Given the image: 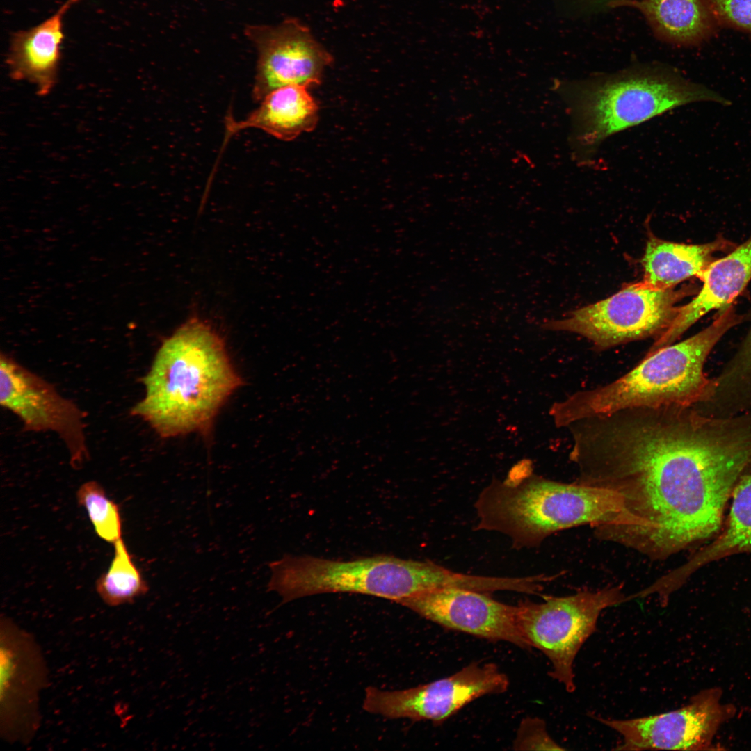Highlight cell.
<instances>
[{"label":"cell","mask_w":751,"mask_h":751,"mask_svg":"<svg viewBox=\"0 0 751 751\" xmlns=\"http://www.w3.org/2000/svg\"><path fill=\"white\" fill-rule=\"evenodd\" d=\"M569 459L576 482L617 492L622 510L595 536L661 561L718 533L751 469V410L631 407L581 420Z\"/></svg>","instance_id":"6da1fadb"},{"label":"cell","mask_w":751,"mask_h":751,"mask_svg":"<svg viewBox=\"0 0 751 751\" xmlns=\"http://www.w3.org/2000/svg\"><path fill=\"white\" fill-rule=\"evenodd\" d=\"M143 383L144 397L131 414L169 438L209 432L242 380L222 337L193 316L162 342Z\"/></svg>","instance_id":"7a4b0ae2"},{"label":"cell","mask_w":751,"mask_h":751,"mask_svg":"<svg viewBox=\"0 0 751 751\" xmlns=\"http://www.w3.org/2000/svg\"><path fill=\"white\" fill-rule=\"evenodd\" d=\"M743 318L731 304L718 310L713 322L699 332L646 354L635 368L612 382L555 402L549 410L554 424L567 428L582 419L631 407L706 404L715 394L716 382L705 374V362Z\"/></svg>","instance_id":"3957f363"},{"label":"cell","mask_w":751,"mask_h":751,"mask_svg":"<svg viewBox=\"0 0 751 751\" xmlns=\"http://www.w3.org/2000/svg\"><path fill=\"white\" fill-rule=\"evenodd\" d=\"M476 528L508 535L516 549L537 547L556 532L581 525L614 523L622 510L615 491L579 483L549 480L523 459L506 478H494L475 503Z\"/></svg>","instance_id":"277c9868"},{"label":"cell","mask_w":751,"mask_h":751,"mask_svg":"<svg viewBox=\"0 0 751 751\" xmlns=\"http://www.w3.org/2000/svg\"><path fill=\"white\" fill-rule=\"evenodd\" d=\"M554 89L570 115V145L578 160L589 159L608 137L676 107L726 99L672 69L646 66L584 80L560 81Z\"/></svg>","instance_id":"5b68a950"},{"label":"cell","mask_w":751,"mask_h":751,"mask_svg":"<svg viewBox=\"0 0 751 751\" xmlns=\"http://www.w3.org/2000/svg\"><path fill=\"white\" fill-rule=\"evenodd\" d=\"M268 589L288 602L310 595L350 592L396 603L427 591L453 588L460 573L431 561L378 555L350 560L285 555L269 564Z\"/></svg>","instance_id":"8992f818"},{"label":"cell","mask_w":751,"mask_h":751,"mask_svg":"<svg viewBox=\"0 0 751 751\" xmlns=\"http://www.w3.org/2000/svg\"><path fill=\"white\" fill-rule=\"evenodd\" d=\"M694 290L691 286L660 289L642 280L542 328L579 334L599 351L650 337L657 339L678 315L677 303Z\"/></svg>","instance_id":"52a82bcc"},{"label":"cell","mask_w":751,"mask_h":751,"mask_svg":"<svg viewBox=\"0 0 751 751\" xmlns=\"http://www.w3.org/2000/svg\"><path fill=\"white\" fill-rule=\"evenodd\" d=\"M544 601L518 605L522 631L531 647L540 650L549 660L550 676L568 692L576 688L574 662L586 640L595 631L601 612L627 601L622 586L554 597L544 595Z\"/></svg>","instance_id":"ba28073f"},{"label":"cell","mask_w":751,"mask_h":751,"mask_svg":"<svg viewBox=\"0 0 751 751\" xmlns=\"http://www.w3.org/2000/svg\"><path fill=\"white\" fill-rule=\"evenodd\" d=\"M508 686V677L494 663H471L452 675L410 688L386 691L369 686L362 708L389 719L441 723L474 700L503 693Z\"/></svg>","instance_id":"9c48e42d"},{"label":"cell","mask_w":751,"mask_h":751,"mask_svg":"<svg viewBox=\"0 0 751 751\" xmlns=\"http://www.w3.org/2000/svg\"><path fill=\"white\" fill-rule=\"evenodd\" d=\"M0 403L19 418L26 431L57 434L66 446L72 467L79 469L88 460L84 412L53 385L3 353Z\"/></svg>","instance_id":"30bf717a"},{"label":"cell","mask_w":751,"mask_h":751,"mask_svg":"<svg viewBox=\"0 0 751 751\" xmlns=\"http://www.w3.org/2000/svg\"><path fill=\"white\" fill-rule=\"evenodd\" d=\"M245 33L257 51L252 93L256 102L285 86L320 84L333 60L309 29L295 19L273 26L251 25Z\"/></svg>","instance_id":"8fae6325"},{"label":"cell","mask_w":751,"mask_h":751,"mask_svg":"<svg viewBox=\"0 0 751 751\" xmlns=\"http://www.w3.org/2000/svg\"><path fill=\"white\" fill-rule=\"evenodd\" d=\"M1 629V735L25 741L38 727L39 696L47 673L31 636L6 620Z\"/></svg>","instance_id":"7c38bea8"},{"label":"cell","mask_w":751,"mask_h":751,"mask_svg":"<svg viewBox=\"0 0 751 751\" xmlns=\"http://www.w3.org/2000/svg\"><path fill=\"white\" fill-rule=\"evenodd\" d=\"M397 603L449 629L531 648L520 627L518 606L499 602L485 592L447 588L421 592Z\"/></svg>","instance_id":"4fadbf2b"},{"label":"cell","mask_w":751,"mask_h":751,"mask_svg":"<svg viewBox=\"0 0 751 751\" xmlns=\"http://www.w3.org/2000/svg\"><path fill=\"white\" fill-rule=\"evenodd\" d=\"M620 734L622 750H690L700 746L706 736L712 711L706 702L696 701L679 709L627 720L596 717Z\"/></svg>","instance_id":"5bb4252c"},{"label":"cell","mask_w":751,"mask_h":751,"mask_svg":"<svg viewBox=\"0 0 751 751\" xmlns=\"http://www.w3.org/2000/svg\"><path fill=\"white\" fill-rule=\"evenodd\" d=\"M701 289L679 314L669 329L655 340L649 352L674 344L700 318L731 305L751 280V235L723 257L713 261L700 275Z\"/></svg>","instance_id":"9a60e30c"},{"label":"cell","mask_w":751,"mask_h":751,"mask_svg":"<svg viewBox=\"0 0 751 751\" xmlns=\"http://www.w3.org/2000/svg\"><path fill=\"white\" fill-rule=\"evenodd\" d=\"M70 8L64 3L41 23L15 33L10 41L6 58L10 76L32 84L40 97L49 95L58 81L63 18Z\"/></svg>","instance_id":"2e32d148"},{"label":"cell","mask_w":751,"mask_h":751,"mask_svg":"<svg viewBox=\"0 0 751 751\" xmlns=\"http://www.w3.org/2000/svg\"><path fill=\"white\" fill-rule=\"evenodd\" d=\"M727 522L722 533L688 560L646 588L648 595L656 594L662 604L698 569L711 562L733 554L751 553V473L736 483Z\"/></svg>","instance_id":"e0dca14e"},{"label":"cell","mask_w":751,"mask_h":751,"mask_svg":"<svg viewBox=\"0 0 751 751\" xmlns=\"http://www.w3.org/2000/svg\"><path fill=\"white\" fill-rule=\"evenodd\" d=\"M307 88L292 84L271 91L245 120L228 121V134L257 128L277 139L291 141L312 131L318 123V108Z\"/></svg>","instance_id":"ac0fdd59"},{"label":"cell","mask_w":751,"mask_h":751,"mask_svg":"<svg viewBox=\"0 0 751 751\" xmlns=\"http://www.w3.org/2000/svg\"><path fill=\"white\" fill-rule=\"evenodd\" d=\"M620 6L638 10L656 37L673 45H699L719 26L704 0H616L608 5Z\"/></svg>","instance_id":"d6986e66"},{"label":"cell","mask_w":751,"mask_h":751,"mask_svg":"<svg viewBox=\"0 0 751 751\" xmlns=\"http://www.w3.org/2000/svg\"><path fill=\"white\" fill-rule=\"evenodd\" d=\"M736 245L722 235L702 244L670 242L651 236L642 259L643 281L660 289L673 288L691 277H698L716 259Z\"/></svg>","instance_id":"ffe728a7"},{"label":"cell","mask_w":751,"mask_h":751,"mask_svg":"<svg viewBox=\"0 0 751 751\" xmlns=\"http://www.w3.org/2000/svg\"><path fill=\"white\" fill-rule=\"evenodd\" d=\"M113 546V558L106 572L96 581L95 588L106 604L119 606L145 595L149 587L123 539L118 540Z\"/></svg>","instance_id":"44dd1931"},{"label":"cell","mask_w":751,"mask_h":751,"mask_svg":"<svg viewBox=\"0 0 751 751\" xmlns=\"http://www.w3.org/2000/svg\"><path fill=\"white\" fill-rule=\"evenodd\" d=\"M76 499L85 508L99 538L113 544L122 538L119 507L99 483L90 481L83 483L77 490Z\"/></svg>","instance_id":"7402d4cb"},{"label":"cell","mask_w":751,"mask_h":751,"mask_svg":"<svg viewBox=\"0 0 751 751\" xmlns=\"http://www.w3.org/2000/svg\"><path fill=\"white\" fill-rule=\"evenodd\" d=\"M718 396L736 405H751V328L735 355L715 378Z\"/></svg>","instance_id":"603a6c76"},{"label":"cell","mask_w":751,"mask_h":751,"mask_svg":"<svg viewBox=\"0 0 751 751\" xmlns=\"http://www.w3.org/2000/svg\"><path fill=\"white\" fill-rule=\"evenodd\" d=\"M718 26L737 29L751 36V0H704Z\"/></svg>","instance_id":"cb8c5ba5"},{"label":"cell","mask_w":751,"mask_h":751,"mask_svg":"<svg viewBox=\"0 0 751 751\" xmlns=\"http://www.w3.org/2000/svg\"><path fill=\"white\" fill-rule=\"evenodd\" d=\"M512 748L517 750H565L550 736L545 722L536 717L522 719Z\"/></svg>","instance_id":"d4e9b609"},{"label":"cell","mask_w":751,"mask_h":751,"mask_svg":"<svg viewBox=\"0 0 751 751\" xmlns=\"http://www.w3.org/2000/svg\"><path fill=\"white\" fill-rule=\"evenodd\" d=\"M613 1H616V0H587L588 2H589L590 3H593L594 5H595V6H597L599 5H601V6L605 5L607 7H608V3Z\"/></svg>","instance_id":"484cf974"},{"label":"cell","mask_w":751,"mask_h":751,"mask_svg":"<svg viewBox=\"0 0 751 751\" xmlns=\"http://www.w3.org/2000/svg\"><path fill=\"white\" fill-rule=\"evenodd\" d=\"M80 0H67L65 3L71 7L74 3H77Z\"/></svg>","instance_id":"4316f807"}]
</instances>
